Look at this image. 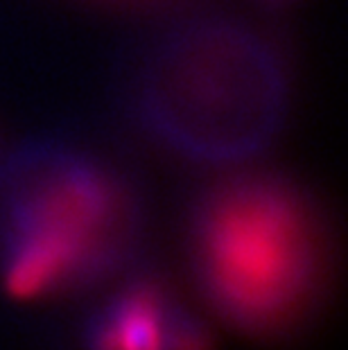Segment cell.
Listing matches in <instances>:
<instances>
[{
    "label": "cell",
    "mask_w": 348,
    "mask_h": 350,
    "mask_svg": "<svg viewBox=\"0 0 348 350\" xmlns=\"http://www.w3.org/2000/svg\"><path fill=\"white\" fill-rule=\"evenodd\" d=\"M263 5H271V7H285V5H292L294 0H258Z\"/></svg>",
    "instance_id": "5"
},
{
    "label": "cell",
    "mask_w": 348,
    "mask_h": 350,
    "mask_svg": "<svg viewBox=\"0 0 348 350\" xmlns=\"http://www.w3.org/2000/svg\"><path fill=\"white\" fill-rule=\"evenodd\" d=\"M138 124L199 165L254 161L283 129L290 81L278 52L242 23L181 21L152 41L131 81Z\"/></svg>",
    "instance_id": "3"
},
{
    "label": "cell",
    "mask_w": 348,
    "mask_h": 350,
    "mask_svg": "<svg viewBox=\"0 0 348 350\" xmlns=\"http://www.w3.org/2000/svg\"><path fill=\"white\" fill-rule=\"evenodd\" d=\"M145 204L116 165L62 140L0 156V285L21 301L95 294L134 269Z\"/></svg>",
    "instance_id": "2"
},
{
    "label": "cell",
    "mask_w": 348,
    "mask_h": 350,
    "mask_svg": "<svg viewBox=\"0 0 348 350\" xmlns=\"http://www.w3.org/2000/svg\"><path fill=\"white\" fill-rule=\"evenodd\" d=\"M183 251L199 296L251 337L306 325L330 289V233L314 197L276 172H228L192 197Z\"/></svg>",
    "instance_id": "1"
},
{
    "label": "cell",
    "mask_w": 348,
    "mask_h": 350,
    "mask_svg": "<svg viewBox=\"0 0 348 350\" xmlns=\"http://www.w3.org/2000/svg\"><path fill=\"white\" fill-rule=\"evenodd\" d=\"M113 3H136V0H113Z\"/></svg>",
    "instance_id": "6"
},
{
    "label": "cell",
    "mask_w": 348,
    "mask_h": 350,
    "mask_svg": "<svg viewBox=\"0 0 348 350\" xmlns=\"http://www.w3.org/2000/svg\"><path fill=\"white\" fill-rule=\"evenodd\" d=\"M98 294L86 350H206L204 323L163 282L127 271Z\"/></svg>",
    "instance_id": "4"
}]
</instances>
